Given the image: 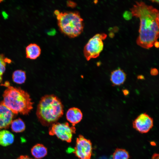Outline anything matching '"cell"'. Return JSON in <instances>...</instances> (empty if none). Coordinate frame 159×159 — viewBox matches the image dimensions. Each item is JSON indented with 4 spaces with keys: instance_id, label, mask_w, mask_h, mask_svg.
Masks as SVG:
<instances>
[{
    "instance_id": "13",
    "label": "cell",
    "mask_w": 159,
    "mask_h": 159,
    "mask_svg": "<svg viewBox=\"0 0 159 159\" xmlns=\"http://www.w3.org/2000/svg\"><path fill=\"white\" fill-rule=\"evenodd\" d=\"M14 135L9 131L4 129L0 130V145L7 146L12 144L14 142Z\"/></svg>"
},
{
    "instance_id": "10",
    "label": "cell",
    "mask_w": 159,
    "mask_h": 159,
    "mask_svg": "<svg viewBox=\"0 0 159 159\" xmlns=\"http://www.w3.org/2000/svg\"><path fill=\"white\" fill-rule=\"evenodd\" d=\"M82 116V114L81 110L75 107L69 108L66 114L67 120L74 126L81 121Z\"/></svg>"
},
{
    "instance_id": "16",
    "label": "cell",
    "mask_w": 159,
    "mask_h": 159,
    "mask_svg": "<svg viewBox=\"0 0 159 159\" xmlns=\"http://www.w3.org/2000/svg\"><path fill=\"white\" fill-rule=\"evenodd\" d=\"M12 78L14 82L18 84H23L26 79V73L25 71L21 70H16L13 73Z\"/></svg>"
},
{
    "instance_id": "18",
    "label": "cell",
    "mask_w": 159,
    "mask_h": 159,
    "mask_svg": "<svg viewBox=\"0 0 159 159\" xmlns=\"http://www.w3.org/2000/svg\"><path fill=\"white\" fill-rule=\"evenodd\" d=\"M10 59L5 57L4 55L0 54V83L2 80V75L6 70V62H10Z\"/></svg>"
},
{
    "instance_id": "24",
    "label": "cell",
    "mask_w": 159,
    "mask_h": 159,
    "mask_svg": "<svg viewBox=\"0 0 159 159\" xmlns=\"http://www.w3.org/2000/svg\"><path fill=\"white\" fill-rule=\"evenodd\" d=\"M159 42L157 41L155 43L154 46L155 47L158 48L159 47Z\"/></svg>"
},
{
    "instance_id": "9",
    "label": "cell",
    "mask_w": 159,
    "mask_h": 159,
    "mask_svg": "<svg viewBox=\"0 0 159 159\" xmlns=\"http://www.w3.org/2000/svg\"><path fill=\"white\" fill-rule=\"evenodd\" d=\"M14 115L9 109L0 103V130L9 127Z\"/></svg>"
},
{
    "instance_id": "1",
    "label": "cell",
    "mask_w": 159,
    "mask_h": 159,
    "mask_svg": "<svg viewBox=\"0 0 159 159\" xmlns=\"http://www.w3.org/2000/svg\"><path fill=\"white\" fill-rule=\"evenodd\" d=\"M130 10L132 16L140 20L137 44L146 49L151 48L159 37L158 10L143 1H136Z\"/></svg>"
},
{
    "instance_id": "26",
    "label": "cell",
    "mask_w": 159,
    "mask_h": 159,
    "mask_svg": "<svg viewBox=\"0 0 159 159\" xmlns=\"http://www.w3.org/2000/svg\"><path fill=\"white\" fill-rule=\"evenodd\" d=\"M153 2H155L158 3H159V0H151L150 1Z\"/></svg>"
},
{
    "instance_id": "2",
    "label": "cell",
    "mask_w": 159,
    "mask_h": 159,
    "mask_svg": "<svg viewBox=\"0 0 159 159\" xmlns=\"http://www.w3.org/2000/svg\"><path fill=\"white\" fill-rule=\"evenodd\" d=\"M1 85L7 88L4 92L3 100L1 103L14 114L28 115L33 109V104L28 93L20 87L10 86L8 82Z\"/></svg>"
},
{
    "instance_id": "4",
    "label": "cell",
    "mask_w": 159,
    "mask_h": 159,
    "mask_svg": "<svg viewBox=\"0 0 159 159\" xmlns=\"http://www.w3.org/2000/svg\"><path fill=\"white\" fill-rule=\"evenodd\" d=\"M54 13L56 16L60 30L65 35L70 38H74L83 31V19L78 12H60L56 10Z\"/></svg>"
},
{
    "instance_id": "20",
    "label": "cell",
    "mask_w": 159,
    "mask_h": 159,
    "mask_svg": "<svg viewBox=\"0 0 159 159\" xmlns=\"http://www.w3.org/2000/svg\"><path fill=\"white\" fill-rule=\"evenodd\" d=\"M67 5L68 7L74 8L77 6V3L72 1L68 0L67 2Z\"/></svg>"
},
{
    "instance_id": "7",
    "label": "cell",
    "mask_w": 159,
    "mask_h": 159,
    "mask_svg": "<svg viewBox=\"0 0 159 159\" xmlns=\"http://www.w3.org/2000/svg\"><path fill=\"white\" fill-rule=\"evenodd\" d=\"M92 150L91 141L82 135H79L77 139L73 153L80 159H91Z\"/></svg>"
},
{
    "instance_id": "11",
    "label": "cell",
    "mask_w": 159,
    "mask_h": 159,
    "mask_svg": "<svg viewBox=\"0 0 159 159\" xmlns=\"http://www.w3.org/2000/svg\"><path fill=\"white\" fill-rule=\"evenodd\" d=\"M126 78V74L119 68L113 71L110 75V80L114 86H119L124 84Z\"/></svg>"
},
{
    "instance_id": "5",
    "label": "cell",
    "mask_w": 159,
    "mask_h": 159,
    "mask_svg": "<svg viewBox=\"0 0 159 159\" xmlns=\"http://www.w3.org/2000/svg\"><path fill=\"white\" fill-rule=\"evenodd\" d=\"M107 37L105 33L97 34L89 40L83 49L84 56L87 61L99 56L103 48V40Z\"/></svg>"
},
{
    "instance_id": "19",
    "label": "cell",
    "mask_w": 159,
    "mask_h": 159,
    "mask_svg": "<svg viewBox=\"0 0 159 159\" xmlns=\"http://www.w3.org/2000/svg\"><path fill=\"white\" fill-rule=\"evenodd\" d=\"M123 16L124 18L127 20L130 19L132 16L131 12L127 11H126L124 13Z\"/></svg>"
},
{
    "instance_id": "17",
    "label": "cell",
    "mask_w": 159,
    "mask_h": 159,
    "mask_svg": "<svg viewBox=\"0 0 159 159\" xmlns=\"http://www.w3.org/2000/svg\"><path fill=\"white\" fill-rule=\"evenodd\" d=\"M129 158L127 152L122 149H116L112 155L113 159H129Z\"/></svg>"
},
{
    "instance_id": "3",
    "label": "cell",
    "mask_w": 159,
    "mask_h": 159,
    "mask_svg": "<svg viewBox=\"0 0 159 159\" xmlns=\"http://www.w3.org/2000/svg\"><path fill=\"white\" fill-rule=\"evenodd\" d=\"M64 106L60 99L54 95H47L41 97L37 105L36 115L44 126L57 122L63 116Z\"/></svg>"
},
{
    "instance_id": "12",
    "label": "cell",
    "mask_w": 159,
    "mask_h": 159,
    "mask_svg": "<svg viewBox=\"0 0 159 159\" xmlns=\"http://www.w3.org/2000/svg\"><path fill=\"white\" fill-rule=\"evenodd\" d=\"M41 53L40 47L35 43H31L26 48V57L31 59H35L39 56Z\"/></svg>"
},
{
    "instance_id": "23",
    "label": "cell",
    "mask_w": 159,
    "mask_h": 159,
    "mask_svg": "<svg viewBox=\"0 0 159 159\" xmlns=\"http://www.w3.org/2000/svg\"><path fill=\"white\" fill-rule=\"evenodd\" d=\"M159 156L158 154L154 153L152 156V159H159Z\"/></svg>"
},
{
    "instance_id": "14",
    "label": "cell",
    "mask_w": 159,
    "mask_h": 159,
    "mask_svg": "<svg viewBox=\"0 0 159 159\" xmlns=\"http://www.w3.org/2000/svg\"><path fill=\"white\" fill-rule=\"evenodd\" d=\"M31 153L36 159L43 158L47 154V148L43 144L38 143L34 146L31 149Z\"/></svg>"
},
{
    "instance_id": "22",
    "label": "cell",
    "mask_w": 159,
    "mask_h": 159,
    "mask_svg": "<svg viewBox=\"0 0 159 159\" xmlns=\"http://www.w3.org/2000/svg\"><path fill=\"white\" fill-rule=\"evenodd\" d=\"M17 159H36L32 158L27 155H21L18 157Z\"/></svg>"
},
{
    "instance_id": "25",
    "label": "cell",
    "mask_w": 159,
    "mask_h": 159,
    "mask_svg": "<svg viewBox=\"0 0 159 159\" xmlns=\"http://www.w3.org/2000/svg\"><path fill=\"white\" fill-rule=\"evenodd\" d=\"M123 93L125 95H127L128 94V91L127 90H124L123 91Z\"/></svg>"
},
{
    "instance_id": "15",
    "label": "cell",
    "mask_w": 159,
    "mask_h": 159,
    "mask_svg": "<svg viewBox=\"0 0 159 159\" xmlns=\"http://www.w3.org/2000/svg\"><path fill=\"white\" fill-rule=\"evenodd\" d=\"M10 125L12 131L16 133L22 132L25 130L26 128L24 122L19 118L13 120Z\"/></svg>"
},
{
    "instance_id": "6",
    "label": "cell",
    "mask_w": 159,
    "mask_h": 159,
    "mask_svg": "<svg viewBox=\"0 0 159 159\" xmlns=\"http://www.w3.org/2000/svg\"><path fill=\"white\" fill-rule=\"evenodd\" d=\"M74 126H70L67 122H56L52 124L49 128V134L51 136L55 135L62 140L70 143L73 135L75 133Z\"/></svg>"
},
{
    "instance_id": "21",
    "label": "cell",
    "mask_w": 159,
    "mask_h": 159,
    "mask_svg": "<svg viewBox=\"0 0 159 159\" xmlns=\"http://www.w3.org/2000/svg\"><path fill=\"white\" fill-rule=\"evenodd\" d=\"M150 73L151 75L155 76L158 74V71L156 68H153L151 69Z\"/></svg>"
},
{
    "instance_id": "8",
    "label": "cell",
    "mask_w": 159,
    "mask_h": 159,
    "mask_svg": "<svg viewBox=\"0 0 159 159\" xmlns=\"http://www.w3.org/2000/svg\"><path fill=\"white\" fill-rule=\"evenodd\" d=\"M133 126L141 133L148 132L153 126V119L145 113L139 115L133 121Z\"/></svg>"
}]
</instances>
